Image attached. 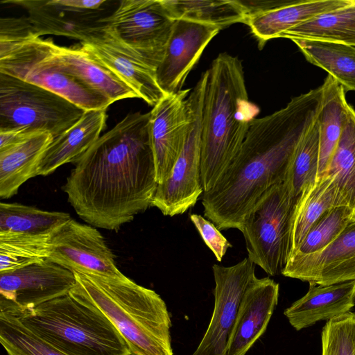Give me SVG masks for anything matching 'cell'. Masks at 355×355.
Listing matches in <instances>:
<instances>
[{
	"label": "cell",
	"instance_id": "15",
	"mask_svg": "<svg viewBox=\"0 0 355 355\" xmlns=\"http://www.w3.org/2000/svg\"><path fill=\"white\" fill-rule=\"evenodd\" d=\"M220 30L211 25L175 20L163 59L155 71L157 83L165 95L182 89L204 49Z\"/></svg>",
	"mask_w": 355,
	"mask_h": 355
},
{
	"label": "cell",
	"instance_id": "28",
	"mask_svg": "<svg viewBox=\"0 0 355 355\" xmlns=\"http://www.w3.org/2000/svg\"><path fill=\"white\" fill-rule=\"evenodd\" d=\"M291 40L309 62L326 70L345 90L355 91V46L310 39Z\"/></svg>",
	"mask_w": 355,
	"mask_h": 355
},
{
	"label": "cell",
	"instance_id": "19",
	"mask_svg": "<svg viewBox=\"0 0 355 355\" xmlns=\"http://www.w3.org/2000/svg\"><path fill=\"white\" fill-rule=\"evenodd\" d=\"M1 3L24 8L33 31L40 37L54 35L84 42L104 25L101 9H77L61 0H3Z\"/></svg>",
	"mask_w": 355,
	"mask_h": 355
},
{
	"label": "cell",
	"instance_id": "5",
	"mask_svg": "<svg viewBox=\"0 0 355 355\" xmlns=\"http://www.w3.org/2000/svg\"><path fill=\"white\" fill-rule=\"evenodd\" d=\"M13 311L29 330L65 355H132L110 320L70 293Z\"/></svg>",
	"mask_w": 355,
	"mask_h": 355
},
{
	"label": "cell",
	"instance_id": "37",
	"mask_svg": "<svg viewBox=\"0 0 355 355\" xmlns=\"http://www.w3.org/2000/svg\"><path fill=\"white\" fill-rule=\"evenodd\" d=\"M35 133L25 128L0 131V151L22 141Z\"/></svg>",
	"mask_w": 355,
	"mask_h": 355
},
{
	"label": "cell",
	"instance_id": "26",
	"mask_svg": "<svg viewBox=\"0 0 355 355\" xmlns=\"http://www.w3.org/2000/svg\"><path fill=\"white\" fill-rule=\"evenodd\" d=\"M71 216L17 202L0 203V236L48 238Z\"/></svg>",
	"mask_w": 355,
	"mask_h": 355
},
{
	"label": "cell",
	"instance_id": "29",
	"mask_svg": "<svg viewBox=\"0 0 355 355\" xmlns=\"http://www.w3.org/2000/svg\"><path fill=\"white\" fill-rule=\"evenodd\" d=\"M280 37L310 39L355 46V1L347 6L321 14L293 27Z\"/></svg>",
	"mask_w": 355,
	"mask_h": 355
},
{
	"label": "cell",
	"instance_id": "3",
	"mask_svg": "<svg viewBox=\"0 0 355 355\" xmlns=\"http://www.w3.org/2000/svg\"><path fill=\"white\" fill-rule=\"evenodd\" d=\"M207 71L201 119L204 192L216 185L230 165L258 113L248 100L242 63L236 56L220 53Z\"/></svg>",
	"mask_w": 355,
	"mask_h": 355
},
{
	"label": "cell",
	"instance_id": "36",
	"mask_svg": "<svg viewBox=\"0 0 355 355\" xmlns=\"http://www.w3.org/2000/svg\"><path fill=\"white\" fill-rule=\"evenodd\" d=\"M190 219L216 260L221 261L231 244L214 223L202 216L193 214Z\"/></svg>",
	"mask_w": 355,
	"mask_h": 355
},
{
	"label": "cell",
	"instance_id": "2",
	"mask_svg": "<svg viewBox=\"0 0 355 355\" xmlns=\"http://www.w3.org/2000/svg\"><path fill=\"white\" fill-rule=\"evenodd\" d=\"M322 87L294 97L286 106L254 119L241 147L216 185L204 192V215L219 230L237 229L258 200L284 182L296 150L317 118Z\"/></svg>",
	"mask_w": 355,
	"mask_h": 355
},
{
	"label": "cell",
	"instance_id": "21",
	"mask_svg": "<svg viewBox=\"0 0 355 355\" xmlns=\"http://www.w3.org/2000/svg\"><path fill=\"white\" fill-rule=\"evenodd\" d=\"M51 46L58 62L66 71L112 103L125 98H139L128 85L82 44L63 46L51 40Z\"/></svg>",
	"mask_w": 355,
	"mask_h": 355
},
{
	"label": "cell",
	"instance_id": "16",
	"mask_svg": "<svg viewBox=\"0 0 355 355\" xmlns=\"http://www.w3.org/2000/svg\"><path fill=\"white\" fill-rule=\"evenodd\" d=\"M282 275L322 286L355 281V216L322 250L291 258Z\"/></svg>",
	"mask_w": 355,
	"mask_h": 355
},
{
	"label": "cell",
	"instance_id": "6",
	"mask_svg": "<svg viewBox=\"0 0 355 355\" xmlns=\"http://www.w3.org/2000/svg\"><path fill=\"white\" fill-rule=\"evenodd\" d=\"M51 43L36 35L27 17H1L0 73L46 88L85 111L106 110L112 103L66 71Z\"/></svg>",
	"mask_w": 355,
	"mask_h": 355
},
{
	"label": "cell",
	"instance_id": "23",
	"mask_svg": "<svg viewBox=\"0 0 355 355\" xmlns=\"http://www.w3.org/2000/svg\"><path fill=\"white\" fill-rule=\"evenodd\" d=\"M106 118V110L85 111L73 126L53 139L39 163L37 175L46 176L67 163L74 164L101 137Z\"/></svg>",
	"mask_w": 355,
	"mask_h": 355
},
{
	"label": "cell",
	"instance_id": "25",
	"mask_svg": "<svg viewBox=\"0 0 355 355\" xmlns=\"http://www.w3.org/2000/svg\"><path fill=\"white\" fill-rule=\"evenodd\" d=\"M321 87V105L317 116L320 132L318 179L328 168L348 119L350 107L345 100L344 87L331 76H327Z\"/></svg>",
	"mask_w": 355,
	"mask_h": 355
},
{
	"label": "cell",
	"instance_id": "8",
	"mask_svg": "<svg viewBox=\"0 0 355 355\" xmlns=\"http://www.w3.org/2000/svg\"><path fill=\"white\" fill-rule=\"evenodd\" d=\"M85 110L35 84L0 73V131L25 128L53 139L73 126Z\"/></svg>",
	"mask_w": 355,
	"mask_h": 355
},
{
	"label": "cell",
	"instance_id": "35",
	"mask_svg": "<svg viewBox=\"0 0 355 355\" xmlns=\"http://www.w3.org/2000/svg\"><path fill=\"white\" fill-rule=\"evenodd\" d=\"M321 338L322 355H355V313L327 321Z\"/></svg>",
	"mask_w": 355,
	"mask_h": 355
},
{
	"label": "cell",
	"instance_id": "4",
	"mask_svg": "<svg viewBox=\"0 0 355 355\" xmlns=\"http://www.w3.org/2000/svg\"><path fill=\"white\" fill-rule=\"evenodd\" d=\"M73 272L76 284L69 293L98 309L121 334L132 355H174L170 313L155 291L126 276Z\"/></svg>",
	"mask_w": 355,
	"mask_h": 355
},
{
	"label": "cell",
	"instance_id": "9",
	"mask_svg": "<svg viewBox=\"0 0 355 355\" xmlns=\"http://www.w3.org/2000/svg\"><path fill=\"white\" fill-rule=\"evenodd\" d=\"M207 71L187 97L190 123L183 148L170 176L158 184L151 207L164 216L182 214L203 193L200 175L201 119Z\"/></svg>",
	"mask_w": 355,
	"mask_h": 355
},
{
	"label": "cell",
	"instance_id": "17",
	"mask_svg": "<svg viewBox=\"0 0 355 355\" xmlns=\"http://www.w3.org/2000/svg\"><path fill=\"white\" fill-rule=\"evenodd\" d=\"M80 44L149 105L164 96L153 69L102 28Z\"/></svg>",
	"mask_w": 355,
	"mask_h": 355
},
{
	"label": "cell",
	"instance_id": "34",
	"mask_svg": "<svg viewBox=\"0 0 355 355\" xmlns=\"http://www.w3.org/2000/svg\"><path fill=\"white\" fill-rule=\"evenodd\" d=\"M354 216L355 212L347 205H338L327 210L310 228L289 259L324 249L336 239Z\"/></svg>",
	"mask_w": 355,
	"mask_h": 355
},
{
	"label": "cell",
	"instance_id": "31",
	"mask_svg": "<svg viewBox=\"0 0 355 355\" xmlns=\"http://www.w3.org/2000/svg\"><path fill=\"white\" fill-rule=\"evenodd\" d=\"M324 175L332 178L341 204L355 212V110L351 106L348 119Z\"/></svg>",
	"mask_w": 355,
	"mask_h": 355
},
{
	"label": "cell",
	"instance_id": "1",
	"mask_svg": "<svg viewBox=\"0 0 355 355\" xmlns=\"http://www.w3.org/2000/svg\"><path fill=\"white\" fill-rule=\"evenodd\" d=\"M62 189L90 225L117 231L145 211L155 193L150 112L127 114L74 163Z\"/></svg>",
	"mask_w": 355,
	"mask_h": 355
},
{
	"label": "cell",
	"instance_id": "14",
	"mask_svg": "<svg viewBox=\"0 0 355 355\" xmlns=\"http://www.w3.org/2000/svg\"><path fill=\"white\" fill-rule=\"evenodd\" d=\"M190 89L165 95L150 112V135L156 180L165 181L183 148L190 114L187 102Z\"/></svg>",
	"mask_w": 355,
	"mask_h": 355
},
{
	"label": "cell",
	"instance_id": "7",
	"mask_svg": "<svg viewBox=\"0 0 355 355\" xmlns=\"http://www.w3.org/2000/svg\"><path fill=\"white\" fill-rule=\"evenodd\" d=\"M297 205L284 181L268 190L243 220L241 232L248 258L270 276L282 274L291 255Z\"/></svg>",
	"mask_w": 355,
	"mask_h": 355
},
{
	"label": "cell",
	"instance_id": "33",
	"mask_svg": "<svg viewBox=\"0 0 355 355\" xmlns=\"http://www.w3.org/2000/svg\"><path fill=\"white\" fill-rule=\"evenodd\" d=\"M0 343L7 355H65L29 330L10 310L0 309Z\"/></svg>",
	"mask_w": 355,
	"mask_h": 355
},
{
	"label": "cell",
	"instance_id": "27",
	"mask_svg": "<svg viewBox=\"0 0 355 355\" xmlns=\"http://www.w3.org/2000/svg\"><path fill=\"white\" fill-rule=\"evenodd\" d=\"M173 20H187L217 26L220 29L236 23L247 24L248 10L242 1L161 0Z\"/></svg>",
	"mask_w": 355,
	"mask_h": 355
},
{
	"label": "cell",
	"instance_id": "18",
	"mask_svg": "<svg viewBox=\"0 0 355 355\" xmlns=\"http://www.w3.org/2000/svg\"><path fill=\"white\" fill-rule=\"evenodd\" d=\"M279 284L269 277L254 276L239 306L227 355H245L264 334L278 303Z\"/></svg>",
	"mask_w": 355,
	"mask_h": 355
},
{
	"label": "cell",
	"instance_id": "12",
	"mask_svg": "<svg viewBox=\"0 0 355 355\" xmlns=\"http://www.w3.org/2000/svg\"><path fill=\"white\" fill-rule=\"evenodd\" d=\"M255 264L248 257L232 266H212L214 307L208 327L192 355H227L230 338L243 293L254 276Z\"/></svg>",
	"mask_w": 355,
	"mask_h": 355
},
{
	"label": "cell",
	"instance_id": "20",
	"mask_svg": "<svg viewBox=\"0 0 355 355\" xmlns=\"http://www.w3.org/2000/svg\"><path fill=\"white\" fill-rule=\"evenodd\" d=\"M309 285L308 292L284 312L297 331L344 315L355 305V281Z\"/></svg>",
	"mask_w": 355,
	"mask_h": 355
},
{
	"label": "cell",
	"instance_id": "24",
	"mask_svg": "<svg viewBox=\"0 0 355 355\" xmlns=\"http://www.w3.org/2000/svg\"><path fill=\"white\" fill-rule=\"evenodd\" d=\"M53 140L47 132H37L22 141L0 151V197L8 199L19 187L37 175L42 155Z\"/></svg>",
	"mask_w": 355,
	"mask_h": 355
},
{
	"label": "cell",
	"instance_id": "11",
	"mask_svg": "<svg viewBox=\"0 0 355 355\" xmlns=\"http://www.w3.org/2000/svg\"><path fill=\"white\" fill-rule=\"evenodd\" d=\"M46 252V259L71 271L114 278L125 277L101 232L95 227L73 218L52 234Z\"/></svg>",
	"mask_w": 355,
	"mask_h": 355
},
{
	"label": "cell",
	"instance_id": "10",
	"mask_svg": "<svg viewBox=\"0 0 355 355\" xmlns=\"http://www.w3.org/2000/svg\"><path fill=\"white\" fill-rule=\"evenodd\" d=\"M101 21L105 32L156 71L175 21L161 0H122Z\"/></svg>",
	"mask_w": 355,
	"mask_h": 355
},
{
	"label": "cell",
	"instance_id": "32",
	"mask_svg": "<svg viewBox=\"0 0 355 355\" xmlns=\"http://www.w3.org/2000/svg\"><path fill=\"white\" fill-rule=\"evenodd\" d=\"M319 155L320 132L316 118L301 139L285 180L291 196L297 204L318 180Z\"/></svg>",
	"mask_w": 355,
	"mask_h": 355
},
{
	"label": "cell",
	"instance_id": "30",
	"mask_svg": "<svg viewBox=\"0 0 355 355\" xmlns=\"http://www.w3.org/2000/svg\"><path fill=\"white\" fill-rule=\"evenodd\" d=\"M338 205H343L332 178L324 175L303 194L296 207L291 231L292 253L313 224L327 210Z\"/></svg>",
	"mask_w": 355,
	"mask_h": 355
},
{
	"label": "cell",
	"instance_id": "22",
	"mask_svg": "<svg viewBox=\"0 0 355 355\" xmlns=\"http://www.w3.org/2000/svg\"><path fill=\"white\" fill-rule=\"evenodd\" d=\"M354 0H300L286 1L281 6L254 13L247 25L264 45L269 40L280 37L286 31L318 15L352 4Z\"/></svg>",
	"mask_w": 355,
	"mask_h": 355
},
{
	"label": "cell",
	"instance_id": "13",
	"mask_svg": "<svg viewBox=\"0 0 355 355\" xmlns=\"http://www.w3.org/2000/svg\"><path fill=\"white\" fill-rule=\"evenodd\" d=\"M75 284L73 271L46 259L0 272V309L35 307L69 293Z\"/></svg>",
	"mask_w": 355,
	"mask_h": 355
}]
</instances>
